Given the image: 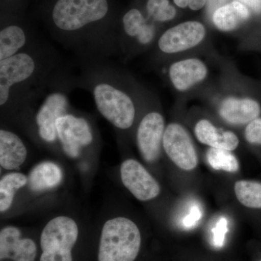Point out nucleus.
Segmentation results:
<instances>
[{"instance_id": "393cba45", "label": "nucleus", "mask_w": 261, "mask_h": 261, "mask_svg": "<svg viewBox=\"0 0 261 261\" xmlns=\"http://www.w3.org/2000/svg\"><path fill=\"white\" fill-rule=\"evenodd\" d=\"M245 138L252 145H261V118L249 123L245 129Z\"/></svg>"}, {"instance_id": "f3484780", "label": "nucleus", "mask_w": 261, "mask_h": 261, "mask_svg": "<svg viewBox=\"0 0 261 261\" xmlns=\"http://www.w3.org/2000/svg\"><path fill=\"white\" fill-rule=\"evenodd\" d=\"M28 150L23 141L11 130H0V166L8 171L18 169L27 161Z\"/></svg>"}, {"instance_id": "2eb2a0df", "label": "nucleus", "mask_w": 261, "mask_h": 261, "mask_svg": "<svg viewBox=\"0 0 261 261\" xmlns=\"http://www.w3.org/2000/svg\"><path fill=\"white\" fill-rule=\"evenodd\" d=\"M194 133L197 140L211 148L232 151L238 148L240 140L231 130L223 129L215 126L209 120H199L194 127Z\"/></svg>"}, {"instance_id": "412c9836", "label": "nucleus", "mask_w": 261, "mask_h": 261, "mask_svg": "<svg viewBox=\"0 0 261 261\" xmlns=\"http://www.w3.org/2000/svg\"><path fill=\"white\" fill-rule=\"evenodd\" d=\"M28 176L20 172H10L0 180V211H9L14 202L17 192L28 185Z\"/></svg>"}, {"instance_id": "20e7f679", "label": "nucleus", "mask_w": 261, "mask_h": 261, "mask_svg": "<svg viewBox=\"0 0 261 261\" xmlns=\"http://www.w3.org/2000/svg\"><path fill=\"white\" fill-rule=\"evenodd\" d=\"M108 10V0H58L51 17L60 32L73 35L102 20Z\"/></svg>"}, {"instance_id": "7ed1b4c3", "label": "nucleus", "mask_w": 261, "mask_h": 261, "mask_svg": "<svg viewBox=\"0 0 261 261\" xmlns=\"http://www.w3.org/2000/svg\"><path fill=\"white\" fill-rule=\"evenodd\" d=\"M42 60L29 48L9 58L0 61V106L3 109L15 92L28 87L40 75Z\"/></svg>"}, {"instance_id": "0eeeda50", "label": "nucleus", "mask_w": 261, "mask_h": 261, "mask_svg": "<svg viewBox=\"0 0 261 261\" xmlns=\"http://www.w3.org/2000/svg\"><path fill=\"white\" fill-rule=\"evenodd\" d=\"M58 140L64 153L70 159L80 157L84 147L92 145L93 132L89 121L82 116L66 113L56 121Z\"/></svg>"}, {"instance_id": "ddd939ff", "label": "nucleus", "mask_w": 261, "mask_h": 261, "mask_svg": "<svg viewBox=\"0 0 261 261\" xmlns=\"http://www.w3.org/2000/svg\"><path fill=\"white\" fill-rule=\"evenodd\" d=\"M69 102L66 92L56 90L44 98L36 115L38 135L47 143L58 140L56 121L58 118L68 113Z\"/></svg>"}, {"instance_id": "5701e85b", "label": "nucleus", "mask_w": 261, "mask_h": 261, "mask_svg": "<svg viewBox=\"0 0 261 261\" xmlns=\"http://www.w3.org/2000/svg\"><path fill=\"white\" fill-rule=\"evenodd\" d=\"M206 159L215 170L234 173L240 168L238 159L231 151L210 147L206 154Z\"/></svg>"}, {"instance_id": "6ab92c4d", "label": "nucleus", "mask_w": 261, "mask_h": 261, "mask_svg": "<svg viewBox=\"0 0 261 261\" xmlns=\"http://www.w3.org/2000/svg\"><path fill=\"white\" fill-rule=\"evenodd\" d=\"M63 178V171L57 163L44 161L36 165L29 173L28 185L33 192H45L59 186Z\"/></svg>"}, {"instance_id": "423d86ee", "label": "nucleus", "mask_w": 261, "mask_h": 261, "mask_svg": "<svg viewBox=\"0 0 261 261\" xmlns=\"http://www.w3.org/2000/svg\"><path fill=\"white\" fill-rule=\"evenodd\" d=\"M207 30L199 21L189 20L171 27L157 39V48L165 56H176L192 50L205 40Z\"/></svg>"}, {"instance_id": "c85d7f7f", "label": "nucleus", "mask_w": 261, "mask_h": 261, "mask_svg": "<svg viewBox=\"0 0 261 261\" xmlns=\"http://www.w3.org/2000/svg\"><path fill=\"white\" fill-rule=\"evenodd\" d=\"M228 2V0H207V3L206 5L207 13L211 16L216 10L227 4Z\"/></svg>"}, {"instance_id": "dca6fc26", "label": "nucleus", "mask_w": 261, "mask_h": 261, "mask_svg": "<svg viewBox=\"0 0 261 261\" xmlns=\"http://www.w3.org/2000/svg\"><path fill=\"white\" fill-rule=\"evenodd\" d=\"M123 29L128 42L141 48L148 47L155 41V28L149 23L140 10L130 9L123 15Z\"/></svg>"}, {"instance_id": "f03ea898", "label": "nucleus", "mask_w": 261, "mask_h": 261, "mask_svg": "<svg viewBox=\"0 0 261 261\" xmlns=\"http://www.w3.org/2000/svg\"><path fill=\"white\" fill-rule=\"evenodd\" d=\"M141 245L140 228L132 219L124 216L110 218L101 230L98 261H135Z\"/></svg>"}, {"instance_id": "a878e982", "label": "nucleus", "mask_w": 261, "mask_h": 261, "mask_svg": "<svg viewBox=\"0 0 261 261\" xmlns=\"http://www.w3.org/2000/svg\"><path fill=\"white\" fill-rule=\"evenodd\" d=\"M228 230L227 219L225 217L220 218L216 226L212 229L213 243L215 246L221 247L224 245L225 238Z\"/></svg>"}, {"instance_id": "9d476101", "label": "nucleus", "mask_w": 261, "mask_h": 261, "mask_svg": "<svg viewBox=\"0 0 261 261\" xmlns=\"http://www.w3.org/2000/svg\"><path fill=\"white\" fill-rule=\"evenodd\" d=\"M216 99L220 118L231 126L247 125L260 115V106L255 99L240 95L238 92L221 94Z\"/></svg>"}, {"instance_id": "2f4dec72", "label": "nucleus", "mask_w": 261, "mask_h": 261, "mask_svg": "<svg viewBox=\"0 0 261 261\" xmlns=\"http://www.w3.org/2000/svg\"><path fill=\"white\" fill-rule=\"evenodd\" d=\"M260 261H261V260Z\"/></svg>"}, {"instance_id": "39448f33", "label": "nucleus", "mask_w": 261, "mask_h": 261, "mask_svg": "<svg viewBox=\"0 0 261 261\" xmlns=\"http://www.w3.org/2000/svg\"><path fill=\"white\" fill-rule=\"evenodd\" d=\"M76 221L68 216L49 220L41 233L39 261H73L72 250L79 238Z\"/></svg>"}, {"instance_id": "b1692460", "label": "nucleus", "mask_w": 261, "mask_h": 261, "mask_svg": "<svg viewBox=\"0 0 261 261\" xmlns=\"http://www.w3.org/2000/svg\"><path fill=\"white\" fill-rule=\"evenodd\" d=\"M146 9L149 17L161 23L172 20L176 15V10L168 0H147Z\"/></svg>"}, {"instance_id": "c756f323", "label": "nucleus", "mask_w": 261, "mask_h": 261, "mask_svg": "<svg viewBox=\"0 0 261 261\" xmlns=\"http://www.w3.org/2000/svg\"><path fill=\"white\" fill-rule=\"evenodd\" d=\"M207 0H189V8L192 10L202 9L207 5Z\"/></svg>"}, {"instance_id": "f8f14e48", "label": "nucleus", "mask_w": 261, "mask_h": 261, "mask_svg": "<svg viewBox=\"0 0 261 261\" xmlns=\"http://www.w3.org/2000/svg\"><path fill=\"white\" fill-rule=\"evenodd\" d=\"M120 176L123 186L142 202L153 200L161 193L159 182L139 161L127 159L121 163Z\"/></svg>"}, {"instance_id": "1a4fd4ad", "label": "nucleus", "mask_w": 261, "mask_h": 261, "mask_svg": "<svg viewBox=\"0 0 261 261\" xmlns=\"http://www.w3.org/2000/svg\"><path fill=\"white\" fill-rule=\"evenodd\" d=\"M166 128L164 116L156 110L148 111L141 119L136 140L139 152L146 162L153 163L159 159Z\"/></svg>"}, {"instance_id": "4be33fe9", "label": "nucleus", "mask_w": 261, "mask_h": 261, "mask_svg": "<svg viewBox=\"0 0 261 261\" xmlns=\"http://www.w3.org/2000/svg\"><path fill=\"white\" fill-rule=\"evenodd\" d=\"M239 202L250 208H261V182L241 180L234 185Z\"/></svg>"}, {"instance_id": "6e6552de", "label": "nucleus", "mask_w": 261, "mask_h": 261, "mask_svg": "<svg viewBox=\"0 0 261 261\" xmlns=\"http://www.w3.org/2000/svg\"><path fill=\"white\" fill-rule=\"evenodd\" d=\"M163 149L176 166L192 171L198 163L197 150L188 130L181 123L173 122L166 126Z\"/></svg>"}, {"instance_id": "aec40b11", "label": "nucleus", "mask_w": 261, "mask_h": 261, "mask_svg": "<svg viewBox=\"0 0 261 261\" xmlns=\"http://www.w3.org/2000/svg\"><path fill=\"white\" fill-rule=\"evenodd\" d=\"M30 39L22 27L10 25L0 32V61L9 58L27 49Z\"/></svg>"}, {"instance_id": "cd10ccee", "label": "nucleus", "mask_w": 261, "mask_h": 261, "mask_svg": "<svg viewBox=\"0 0 261 261\" xmlns=\"http://www.w3.org/2000/svg\"><path fill=\"white\" fill-rule=\"evenodd\" d=\"M239 2L255 13H261V0H233Z\"/></svg>"}, {"instance_id": "9b49d317", "label": "nucleus", "mask_w": 261, "mask_h": 261, "mask_svg": "<svg viewBox=\"0 0 261 261\" xmlns=\"http://www.w3.org/2000/svg\"><path fill=\"white\" fill-rule=\"evenodd\" d=\"M167 75L176 92L186 93L201 85L209 75V68L205 61L197 57L176 60L169 65Z\"/></svg>"}, {"instance_id": "4468645a", "label": "nucleus", "mask_w": 261, "mask_h": 261, "mask_svg": "<svg viewBox=\"0 0 261 261\" xmlns=\"http://www.w3.org/2000/svg\"><path fill=\"white\" fill-rule=\"evenodd\" d=\"M37 247L32 239L23 238L20 228L7 226L0 231V260L35 261Z\"/></svg>"}, {"instance_id": "bb28decb", "label": "nucleus", "mask_w": 261, "mask_h": 261, "mask_svg": "<svg viewBox=\"0 0 261 261\" xmlns=\"http://www.w3.org/2000/svg\"><path fill=\"white\" fill-rule=\"evenodd\" d=\"M202 218V211L200 207L197 205H193L190 207L188 214L184 218L183 226L187 228L195 227L197 223L200 221Z\"/></svg>"}, {"instance_id": "f257e3e1", "label": "nucleus", "mask_w": 261, "mask_h": 261, "mask_svg": "<svg viewBox=\"0 0 261 261\" xmlns=\"http://www.w3.org/2000/svg\"><path fill=\"white\" fill-rule=\"evenodd\" d=\"M97 111L118 129H129L137 114V95L113 75H98L89 84Z\"/></svg>"}, {"instance_id": "a211bd4d", "label": "nucleus", "mask_w": 261, "mask_h": 261, "mask_svg": "<svg viewBox=\"0 0 261 261\" xmlns=\"http://www.w3.org/2000/svg\"><path fill=\"white\" fill-rule=\"evenodd\" d=\"M250 17V10L245 5L233 1L221 7L211 15L213 24L222 32L238 30Z\"/></svg>"}, {"instance_id": "7c9ffc66", "label": "nucleus", "mask_w": 261, "mask_h": 261, "mask_svg": "<svg viewBox=\"0 0 261 261\" xmlns=\"http://www.w3.org/2000/svg\"><path fill=\"white\" fill-rule=\"evenodd\" d=\"M175 4L181 8H187L189 5V0H173Z\"/></svg>"}]
</instances>
